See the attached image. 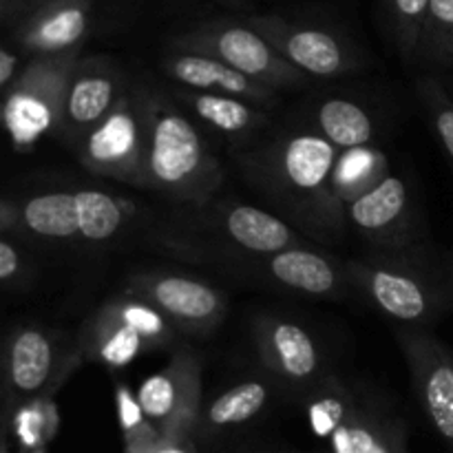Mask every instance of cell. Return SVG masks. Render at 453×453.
<instances>
[{
    "label": "cell",
    "instance_id": "603a6c76",
    "mask_svg": "<svg viewBox=\"0 0 453 453\" xmlns=\"http://www.w3.org/2000/svg\"><path fill=\"white\" fill-rule=\"evenodd\" d=\"M385 175H389L388 159L372 146L341 150L334 175H332V188L339 202L348 206L363 193L374 188Z\"/></svg>",
    "mask_w": 453,
    "mask_h": 453
},
{
    "label": "cell",
    "instance_id": "8d00e7d4",
    "mask_svg": "<svg viewBox=\"0 0 453 453\" xmlns=\"http://www.w3.org/2000/svg\"><path fill=\"white\" fill-rule=\"evenodd\" d=\"M330 441H332V447H334V453H357V449H354V438H352V429H349L348 425V418H345V423L332 434Z\"/></svg>",
    "mask_w": 453,
    "mask_h": 453
},
{
    "label": "cell",
    "instance_id": "ba28073f",
    "mask_svg": "<svg viewBox=\"0 0 453 453\" xmlns=\"http://www.w3.org/2000/svg\"><path fill=\"white\" fill-rule=\"evenodd\" d=\"M96 0H42L9 31V44L22 56L49 58L82 49L93 25Z\"/></svg>",
    "mask_w": 453,
    "mask_h": 453
},
{
    "label": "cell",
    "instance_id": "8992f818",
    "mask_svg": "<svg viewBox=\"0 0 453 453\" xmlns=\"http://www.w3.org/2000/svg\"><path fill=\"white\" fill-rule=\"evenodd\" d=\"M246 22L277 49L283 60L305 75L336 78L358 69L357 49L326 27L290 22L277 13L250 16Z\"/></svg>",
    "mask_w": 453,
    "mask_h": 453
},
{
    "label": "cell",
    "instance_id": "30bf717a",
    "mask_svg": "<svg viewBox=\"0 0 453 453\" xmlns=\"http://www.w3.org/2000/svg\"><path fill=\"white\" fill-rule=\"evenodd\" d=\"M131 295L153 303L173 326L190 332L211 330L226 312V296L217 288L181 274H140L133 279Z\"/></svg>",
    "mask_w": 453,
    "mask_h": 453
},
{
    "label": "cell",
    "instance_id": "e575fe53",
    "mask_svg": "<svg viewBox=\"0 0 453 453\" xmlns=\"http://www.w3.org/2000/svg\"><path fill=\"white\" fill-rule=\"evenodd\" d=\"M20 270H22L20 252L16 250V246H13L9 239H3V242H0V279H3L4 283L16 281Z\"/></svg>",
    "mask_w": 453,
    "mask_h": 453
},
{
    "label": "cell",
    "instance_id": "d6a6232c",
    "mask_svg": "<svg viewBox=\"0 0 453 453\" xmlns=\"http://www.w3.org/2000/svg\"><path fill=\"white\" fill-rule=\"evenodd\" d=\"M348 425L352 429L354 449H357V453H392L389 442L380 436L376 425L363 411L348 414Z\"/></svg>",
    "mask_w": 453,
    "mask_h": 453
},
{
    "label": "cell",
    "instance_id": "7402d4cb",
    "mask_svg": "<svg viewBox=\"0 0 453 453\" xmlns=\"http://www.w3.org/2000/svg\"><path fill=\"white\" fill-rule=\"evenodd\" d=\"M317 128L339 150L370 146L376 135L372 115L358 102L345 97L323 100L317 109Z\"/></svg>",
    "mask_w": 453,
    "mask_h": 453
},
{
    "label": "cell",
    "instance_id": "e0dca14e",
    "mask_svg": "<svg viewBox=\"0 0 453 453\" xmlns=\"http://www.w3.org/2000/svg\"><path fill=\"white\" fill-rule=\"evenodd\" d=\"M268 273L281 286L310 296H334L345 290V277L334 261L305 248H288L268 257Z\"/></svg>",
    "mask_w": 453,
    "mask_h": 453
},
{
    "label": "cell",
    "instance_id": "cb8c5ba5",
    "mask_svg": "<svg viewBox=\"0 0 453 453\" xmlns=\"http://www.w3.org/2000/svg\"><path fill=\"white\" fill-rule=\"evenodd\" d=\"M80 239L91 243L109 242L127 221V206L104 190L87 188L75 193Z\"/></svg>",
    "mask_w": 453,
    "mask_h": 453
},
{
    "label": "cell",
    "instance_id": "44dd1931",
    "mask_svg": "<svg viewBox=\"0 0 453 453\" xmlns=\"http://www.w3.org/2000/svg\"><path fill=\"white\" fill-rule=\"evenodd\" d=\"M16 219L34 237L44 242H71L80 239L75 193H44L27 199Z\"/></svg>",
    "mask_w": 453,
    "mask_h": 453
},
{
    "label": "cell",
    "instance_id": "52a82bcc",
    "mask_svg": "<svg viewBox=\"0 0 453 453\" xmlns=\"http://www.w3.org/2000/svg\"><path fill=\"white\" fill-rule=\"evenodd\" d=\"M345 273L388 317L396 321H432L441 305L432 283L398 261H349Z\"/></svg>",
    "mask_w": 453,
    "mask_h": 453
},
{
    "label": "cell",
    "instance_id": "5b68a950",
    "mask_svg": "<svg viewBox=\"0 0 453 453\" xmlns=\"http://www.w3.org/2000/svg\"><path fill=\"white\" fill-rule=\"evenodd\" d=\"M75 150L91 173L146 188L149 122L142 91L124 93L115 109L75 144Z\"/></svg>",
    "mask_w": 453,
    "mask_h": 453
},
{
    "label": "cell",
    "instance_id": "f1b7e54d",
    "mask_svg": "<svg viewBox=\"0 0 453 453\" xmlns=\"http://www.w3.org/2000/svg\"><path fill=\"white\" fill-rule=\"evenodd\" d=\"M348 394L343 388H326L310 401L308 420L319 438H332V434L348 418Z\"/></svg>",
    "mask_w": 453,
    "mask_h": 453
},
{
    "label": "cell",
    "instance_id": "484cf974",
    "mask_svg": "<svg viewBox=\"0 0 453 453\" xmlns=\"http://www.w3.org/2000/svg\"><path fill=\"white\" fill-rule=\"evenodd\" d=\"M122 326L135 330L142 339L149 343L150 349L164 348L175 341V326L155 308L153 303L142 296H127V299H113L104 305Z\"/></svg>",
    "mask_w": 453,
    "mask_h": 453
},
{
    "label": "cell",
    "instance_id": "4316f807",
    "mask_svg": "<svg viewBox=\"0 0 453 453\" xmlns=\"http://www.w3.org/2000/svg\"><path fill=\"white\" fill-rule=\"evenodd\" d=\"M429 4H432V0H389L394 38H396L403 58H407V60L418 56L420 51Z\"/></svg>",
    "mask_w": 453,
    "mask_h": 453
},
{
    "label": "cell",
    "instance_id": "8fae6325",
    "mask_svg": "<svg viewBox=\"0 0 453 453\" xmlns=\"http://www.w3.org/2000/svg\"><path fill=\"white\" fill-rule=\"evenodd\" d=\"M124 93L127 87L122 71L109 58H80L71 75L58 133L75 146L115 109Z\"/></svg>",
    "mask_w": 453,
    "mask_h": 453
},
{
    "label": "cell",
    "instance_id": "1f68e13d",
    "mask_svg": "<svg viewBox=\"0 0 453 453\" xmlns=\"http://www.w3.org/2000/svg\"><path fill=\"white\" fill-rule=\"evenodd\" d=\"M47 411L49 405L42 398L29 401L16 411V434L27 447H34L40 442V436H42L44 427L49 425Z\"/></svg>",
    "mask_w": 453,
    "mask_h": 453
},
{
    "label": "cell",
    "instance_id": "d6986e66",
    "mask_svg": "<svg viewBox=\"0 0 453 453\" xmlns=\"http://www.w3.org/2000/svg\"><path fill=\"white\" fill-rule=\"evenodd\" d=\"M177 97L208 127L226 135H248L268 124V115L261 111V106L239 100V97L190 91V88L177 91Z\"/></svg>",
    "mask_w": 453,
    "mask_h": 453
},
{
    "label": "cell",
    "instance_id": "277c9868",
    "mask_svg": "<svg viewBox=\"0 0 453 453\" xmlns=\"http://www.w3.org/2000/svg\"><path fill=\"white\" fill-rule=\"evenodd\" d=\"M78 62L80 49L34 58L4 91V128L16 149L34 146L47 133L60 131L65 97Z\"/></svg>",
    "mask_w": 453,
    "mask_h": 453
},
{
    "label": "cell",
    "instance_id": "d4e9b609",
    "mask_svg": "<svg viewBox=\"0 0 453 453\" xmlns=\"http://www.w3.org/2000/svg\"><path fill=\"white\" fill-rule=\"evenodd\" d=\"M270 389L261 380H246L226 389L206 407V423L211 427H233L248 423L268 405Z\"/></svg>",
    "mask_w": 453,
    "mask_h": 453
},
{
    "label": "cell",
    "instance_id": "ac0fdd59",
    "mask_svg": "<svg viewBox=\"0 0 453 453\" xmlns=\"http://www.w3.org/2000/svg\"><path fill=\"white\" fill-rule=\"evenodd\" d=\"M224 230L239 248L264 257L288 250L295 243V233L286 221L246 203H234L226 211Z\"/></svg>",
    "mask_w": 453,
    "mask_h": 453
},
{
    "label": "cell",
    "instance_id": "ffe728a7",
    "mask_svg": "<svg viewBox=\"0 0 453 453\" xmlns=\"http://www.w3.org/2000/svg\"><path fill=\"white\" fill-rule=\"evenodd\" d=\"M146 349H150L149 343L135 330L122 326L104 305L87 323V330L82 334L84 357L106 367H113V370L128 365Z\"/></svg>",
    "mask_w": 453,
    "mask_h": 453
},
{
    "label": "cell",
    "instance_id": "7a4b0ae2",
    "mask_svg": "<svg viewBox=\"0 0 453 453\" xmlns=\"http://www.w3.org/2000/svg\"><path fill=\"white\" fill-rule=\"evenodd\" d=\"M171 47L173 51L202 53V56L217 58L246 78L274 88V91L305 87L310 82V75L283 60L277 49L259 31L252 29L248 22H202V25L190 27L184 34H177L171 40Z\"/></svg>",
    "mask_w": 453,
    "mask_h": 453
},
{
    "label": "cell",
    "instance_id": "4fadbf2b",
    "mask_svg": "<svg viewBox=\"0 0 453 453\" xmlns=\"http://www.w3.org/2000/svg\"><path fill=\"white\" fill-rule=\"evenodd\" d=\"M60 348L51 332L38 326L18 327L4 348V385L16 401L42 396L56 383L58 372H69L60 361Z\"/></svg>",
    "mask_w": 453,
    "mask_h": 453
},
{
    "label": "cell",
    "instance_id": "3957f363",
    "mask_svg": "<svg viewBox=\"0 0 453 453\" xmlns=\"http://www.w3.org/2000/svg\"><path fill=\"white\" fill-rule=\"evenodd\" d=\"M341 150L321 133H295L279 140L270 150L252 155L257 164H265V184L295 206L327 211L334 217L339 197L332 188L336 159Z\"/></svg>",
    "mask_w": 453,
    "mask_h": 453
},
{
    "label": "cell",
    "instance_id": "f546056e",
    "mask_svg": "<svg viewBox=\"0 0 453 453\" xmlns=\"http://www.w3.org/2000/svg\"><path fill=\"white\" fill-rule=\"evenodd\" d=\"M418 96L432 118L436 135L453 162V97L438 80L425 78L418 82Z\"/></svg>",
    "mask_w": 453,
    "mask_h": 453
},
{
    "label": "cell",
    "instance_id": "4dcf8cb0",
    "mask_svg": "<svg viewBox=\"0 0 453 453\" xmlns=\"http://www.w3.org/2000/svg\"><path fill=\"white\" fill-rule=\"evenodd\" d=\"M115 396H118L119 425H122L124 434H127L131 445H140L142 449H146L153 442L155 436H162L159 432H155V425L142 411L137 394H133L127 385H118Z\"/></svg>",
    "mask_w": 453,
    "mask_h": 453
},
{
    "label": "cell",
    "instance_id": "836d02e7",
    "mask_svg": "<svg viewBox=\"0 0 453 453\" xmlns=\"http://www.w3.org/2000/svg\"><path fill=\"white\" fill-rule=\"evenodd\" d=\"M20 56L22 53L9 42H4V47L0 49V88H3V93L9 91L13 82L20 78Z\"/></svg>",
    "mask_w": 453,
    "mask_h": 453
},
{
    "label": "cell",
    "instance_id": "9c48e42d",
    "mask_svg": "<svg viewBox=\"0 0 453 453\" xmlns=\"http://www.w3.org/2000/svg\"><path fill=\"white\" fill-rule=\"evenodd\" d=\"M202 396V370L188 349H181L157 374L140 383L137 401L164 438H175L193 423Z\"/></svg>",
    "mask_w": 453,
    "mask_h": 453
},
{
    "label": "cell",
    "instance_id": "6da1fadb",
    "mask_svg": "<svg viewBox=\"0 0 453 453\" xmlns=\"http://www.w3.org/2000/svg\"><path fill=\"white\" fill-rule=\"evenodd\" d=\"M144 96L149 122L146 188L175 202L203 203L221 184V168L186 115L159 97Z\"/></svg>",
    "mask_w": 453,
    "mask_h": 453
},
{
    "label": "cell",
    "instance_id": "f35d334b",
    "mask_svg": "<svg viewBox=\"0 0 453 453\" xmlns=\"http://www.w3.org/2000/svg\"><path fill=\"white\" fill-rule=\"evenodd\" d=\"M233 3H242V0H233Z\"/></svg>",
    "mask_w": 453,
    "mask_h": 453
},
{
    "label": "cell",
    "instance_id": "83f0119b",
    "mask_svg": "<svg viewBox=\"0 0 453 453\" xmlns=\"http://www.w3.org/2000/svg\"><path fill=\"white\" fill-rule=\"evenodd\" d=\"M418 53L453 65V0H432Z\"/></svg>",
    "mask_w": 453,
    "mask_h": 453
},
{
    "label": "cell",
    "instance_id": "2e32d148",
    "mask_svg": "<svg viewBox=\"0 0 453 453\" xmlns=\"http://www.w3.org/2000/svg\"><path fill=\"white\" fill-rule=\"evenodd\" d=\"M358 233L376 242H389L405 230L410 217V188L396 175H385L374 188L345 208Z\"/></svg>",
    "mask_w": 453,
    "mask_h": 453
},
{
    "label": "cell",
    "instance_id": "7c38bea8",
    "mask_svg": "<svg viewBox=\"0 0 453 453\" xmlns=\"http://www.w3.org/2000/svg\"><path fill=\"white\" fill-rule=\"evenodd\" d=\"M403 352L423 410L445 441L453 442V354L418 332L401 334Z\"/></svg>",
    "mask_w": 453,
    "mask_h": 453
},
{
    "label": "cell",
    "instance_id": "d590c367",
    "mask_svg": "<svg viewBox=\"0 0 453 453\" xmlns=\"http://www.w3.org/2000/svg\"><path fill=\"white\" fill-rule=\"evenodd\" d=\"M42 0H0V16H3L4 29H12L27 12L40 4Z\"/></svg>",
    "mask_w": 453,
    "mask_h": 453
},
{
    "label": "cell",
    "instance_id": "5bb4252c",
    "mask_svg": "<svg viewBox=\"0 0 453 453\" xmlns=\"http://www.w3.org/2000/svg\"><path fill=\"white\" fill-rule=\"evenodd\" d=\"M162 69L173 82L181 84L190 91L219 93V96L239 97L255 106L277 104V91L246 78L233 66L202 53L173 51L164 58Z\"/></svg>",
    "mask_w": 453,
    "mask_h": 453
},
{
    "label": "cell",
    "instance_id": "9a60e30c",
    "mask_svg": "<svg viewBox=\"0 0 453 453\" xmlns=\"http://www.w3.org/2000/svg\"><path fill=\"white\" fill-rule=\"evenodd\" d=\"M259 354L270 372L292 385H305L317 379L321 354L305 327L283 319L261 317L255 327Z\"/></svg>",
    "mask_w": 453,
    "mask_h": 453
},
{
    "label": "cell",
    "instance_id": "74e56055",
    "mask_svg": "<svg viewBox=\"0 0 453 453\" xmlns=\"http://www.w3.org/2000/svg\"><path fill=\"white\" fill-rule=\"evenodd\" d=\"M149 453H190L186 447L177 445V442H173V445H164V447H157V449L149 451Z\"/></svg>",
    "mask_w": 453,
    "mask_h": 453
}]
</instances>
